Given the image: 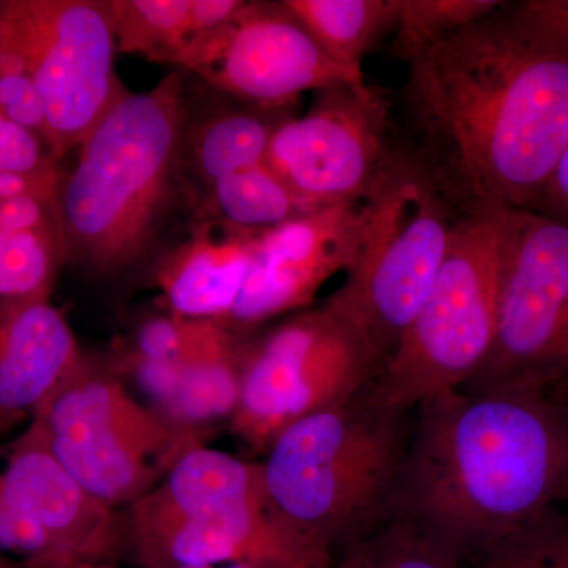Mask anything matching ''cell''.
I'll return each mask as SVG.
<instances>
[{
	"label": "cell",
	"instance_id": "obj_1",
	"mask_svg": "<svg viewBox=\"0 0 568 568\" xmlns=\"http://www.w3.org/2000/svg\"><path fill=\"white\" fill-rule=\"evenodd\" d=\"M405 148L458 216L534 212L568 144V28L500 2L407 63Z\"/></svg>",
	"mask_w": 568,
	"mask_h": 568
},
{
	"label": "cell",
	"instance_id": "obj_2",
	"mask_svg": "<svg viewBox=\"0 0 568 568\" xmlns=\"http://www.w3.org/2000/svg\"><path fill=\"white\" fill-rule=\"evenodd\" d=\"M567 476L568 403L455 388L417 406L390 517L473 560L555 507Z\"/></svg>",
	"mask_w": 568,
	"mask_h": 568
},
{
	"label": "cell",
	"instance_id": "obj_3",
	"mask_svg": "<svg viewBox=\"0 0 568 568\" xmlns=\"http://www.w3.org/2000/svg\"><path fill=\"white\" fill-rule=\"evenodd\" d=\"M189 95L179 71L123 93L85 134L55 192L67 265L115 278L155 257L175 212L192 211L182 174Z\"/></svg>",
	"mask_w": 568,
	"mask_h": 568
},
{
	"label": "cell",
	"instance_id": "obj_4",
	"mask_svg": "<svg viewBox=\"0 0 568 568\" xmlns=\"http://www.w3.org/2000/svg\"><path fill=\"white\" fill-rule=\"evenodd\" d=\"M373 384L287 426L261 462L284 518L334 558L390 518L413 433L416 409L387 405Z\"/></svg>",
	"mask_w": 568,
	"mask_h": 568
},
{
	"label": "cell",
	"instance_id": "obj_5",
	"mask_svg": "<svg viewBox=\"0 0 568 568\" xmlns=\"http://www.w3.org/2000/svg\"><path fill=\"white\" fill-rule=\"evenodd\" d=\"M123 518L129 551L142 568H332L335 562L284 518L265 488L261 462L207 443L190 448Z\"/></svg>",
	"mask_w": 568,
	"mask_h": 568
},
{
	"label": "cell",
	"instance_id": "obj_6",
	"mask_svg": "<svg viewBox=\"0 0 568 568\" xmlns=\"http://www.w3.org/2000/svg\"><path fill=\"white\" fill-rule=\"evenodd\" d=\"M459 216L409 149L394 152L361 201V237L328 304L388 361L432 290Z\"/></svg>",
	"mask_w": 568,
	"mask_h": 568
},
{
	"label": "cell",
	"instance_id": "obj_7",
	"mask_svg": "<svg viewBox=\"0 0 568 568\" xmlns=\"http://www.w3.org/2000/svg\"><path fill=\"white\" fill-rule=\"evenodd\" d=\"M515 213L459 216L432 290L373 384L384 403L417 409L465 387L485 364Z\"/></svg>",
	"mask_w": 568,
	"mask_h": 568
},
{
	"label": "cell",
	"instance_id": "obj_8",
	"mask_svg": "<svg viewBox=\"0 0 568 568\" xmlns=\"http://www.w3.org/2000/svg\"><path fill=\"white\" fill-rule=\"evenodd\" d=\"M32 420L67 473L119 514L159 487L190 448L211 436L168 420L138 399L108 362L89 355Z\"/></svg>",
	"mask_w": 568,
	"mask_h": 568
},
{
	"label": "cell",
	"instance_id": "obj_9",
	"mask_svg": "<svg viewBox=\"0 0 568 568\" xmlns=\"http://www.w3.org/2000/svg\"><path fill=\"white\" fill-rule=\"evenodd\" d=\"M384 365L345 313L328 302L310 306L250 336L241 399L227 426L264 457L283 429L353 398L375 383Z\"/></svg>",
	"mask_w": 568,
	"mask_h": 568
},
{
	"label": "cell",
	"instance_id": "obj_10",
	"mask_svg": "<svg viewBox=\"0 0 568 568\" xmlns=\"http://www.w3.org/2000/svg\"><path fill=\"white\" fill-rule=\"evenodd\" d=\"M463 390H537L568 403V226L515 213L495 343Z\"/></svg>",
	"mask_w": 568,
	"mask_h": 568
},
{
	"label": "cell",
	"instance_id": "obj_11",
	"mask_svg": "<svg viewBox=\"0 0 568 568\" xmlns=\"http://www.w3.org/2000/svg\"><path fill=\"white\" fill-rule=\"evenodd\" d=\"M0 33L20 52L61 163L129 91L115 70L111 0H0Z\"/></svg>",
	"mask_w": 568,
	"mask_h": 568
},
{
	"label": "cell",
	"instance_id": "obj_12",
	"mask_svg": "<svg viewBox=\"0 0 568 568\" xmlns=\"http://www.w3.org/2000/svg\"><path fill=\"white\" fill-rule=\"evenodd\" d=\"M395 144L390 99L364 80L315 92L301 118L276 126L265 163L316 212L361 203Z\"/></svg>",
	"mask_w": 568,
	"mask_h": 568
},
{
	"label": "cell",
	"instance_id": "obj_13",
	"mask_svg": "<svg viewBox=\"0 0 568 568\" xmlns=\"http://www.w3.org/2000/svg\"><path fill=\"white\" fill-rule=\"evenodd\" d=\"M129 551L125 519L89 495L29 422L0 443V552L20 562L102 560Z\"/></svg>",
	"mask_w": 568,
	"mask_h": 568
},
{
	"label": "cell",
	"instance_id": "obj_14",
	"mask_svg": "<svg viewBox=\"0 0 568 568\" xmlns=\"http://www.w3.org/2000/svg\"><path fill=\"white\" fill-rule=\"evenodd\" d=\"M235 102L284 110L305 92L366 80L332 61L283 2H245L174 59Z\"/></svg>",
	"mask_w": 568,
	"mask_h": 568
},
{
	"label": "cell",
	"instance_id": "obj_15",
	"mask_svg": "<svg viewBox=\"0 0 568 568\" xmlns=\"http://www.w3.org/2000/svg\"><path fill=\"white\" fill-rule=\"evenodd\" d=\"M361 237V203L332 205L264 231L227 327L256 334L276 317L310 308L332 276L353 264Z\"/></svg>",
	"mask_w": 568,
	"mask_h": 568
},
{
	"label": "cell",
	"instance_id": "obj_16",
	"mask_svg": "<svg viewBox=\"0 0 568 568\" xmlns=\"http://www.w3.org/2000/svg\"><path fill=\"white\" fill-rule=\"evenodd\" d=\"M189 230L153 257L160 310L192 320L222 321L233 313L263 233L190 216Z\"/></svg>",
	"mask_w": 568,
	"mask_h": 568
},
{
	"label": "cell",
	"instance_id": "obj_17",
	"mask_svg": "<svg viewBox=\"0 0 568 568\" xmlns=\"http://www.w3.org/2000/svg\"><path fill=\"white\" fill-rule=\"evenodd\" d=\"M84 351L51 298L0 302V416L29 424L82 364Z\"/></svg>",
	"mask_w": 568,
	"mask_h": 568
},
{
	"label": "cell",
	"instance_id": "obj_18",
	"mask_svg": "<svg viewBox=\"0 0 568 568\" xmlns=\"http://www.w3.org/2000/svg\"><path fill=\"white\" fill-rule=\"evenodd\" d=\"M252 336V335H250ZM250 336H237L211 354L185 365L142 361L115 353L111 364L122 379L145 396V403L182 428L213 433L230 424L241 399L242 364Z\"/></svg>",
	"mask_w": 568,
	"mask_h": 568
},
{
	"label": "cell",
	"instance_id": "obj_19",
	"mask_svg": "<svg viewBox=\"0 0 568 568\" xmlns=\"http://www.w3.org/2000/svg\"><path fill=\"white\" fill-rule=\"evenodd\" d=\"M290 115L284 110L244 104L196 115L190 111L182 138V174L194 201L212 183L241 173L267 159L276 126Z\"/></svg>",
	"mask_w": 568,
	"mask_h": 568
},
{
	"label": "cell",
	"instance_id": "obj_20",
	"mask_svg": "<svg viewBox=\"0 0 568 568\" xmlns=\"http://www.w3.org/2000/svg\"><path fill=\"white\" fill-rule=\"evenodd\" d=\"M65 265L55 196L0 200V302L51 298Z\"/></svg>",
	"mask_w": 568,
	"mask_h": 568
},
{
	"label": "cell",
	"instance_id": "obj_21",
	"mask_svg": "<svg viewBox=\"0 0 568 568\" xmlns=\"http://www.w3.org/2000/svg\"><path fill=\"white\" fill-rule=\"evenodd\" d=\"M338 65L364 73V59L398 22L402 0H283Z\"/></svg>",
	"mask_w": 568,
	"mask_h": 568
},
{
	"label": "cell",
	"instance_id": "obj_22",
	"mask_svg": "<svg viewBox=\"0 0 568 568\" xmlns=\"http://www.w3.org/2000/svg\"><path fill=\"white\" fill-rule=\"evenodd\" d=\"M313 212L264 162L212 183L196 197L190 216L264 233Z\"/></svg>",
	"mask_w": 568,
	"mask_h": 568
},
{
	"label": "cell",
	"instance_id": "obj_23",
	"mask_svg": "<svg viewBox=\"0 0 568 568\" xmlns=\"http://www.w3.org/2000/svg\"><path fill=\"white\" fill-rule=\"evenodd\" d=\"M119 54L173 63L194 41L192 0H111Z\"/></svg>",
	"mask_w": 568,
	"mask_h": 568
},
{
	"label": "cell",
	"instance_id": "obj_24",
	"mask_svg": "<svg viewBox=\"0 0 568 568\" xmlns=\"http://www.w3.org/2000/svg\"><path fill=\"white\" fill-rule=\"evenodd\" d=\"M332 568H474L444 541L405 518L390 517L336 555Z\"/></svg>",
	"mask_w": 568,
	"mask_h": 568
},
{
	"label": "cell",
	"instance_id": "obj_25",
	"mask_svg": "<svg viewBox=\"0 0 568 568\" xmlns=\"http://www.w3.org/2000/svg\"><path fill=\"white\" fill-rule=\"evenodd\" d=\"M237 336L244 335H239L222 321L192 320L159 310L140 321L115 353L142 361L185 365L227 345Z\"/></svg>",
	"mask_w": 568,
	"mask_h": 568
},
{
	"label": "cell",
	"instance_id": "obj_26",
	"mask_svg": "<svg viewBox=\"0 0 568 568\" xmlns=\"http://www.w3.org/2000/svg\"><path fill=\"white\" fill-rule=\"evenodd\" d=\"M500 0H402L394 54L407 63L452 33L487 17Z\"/></svg>",
	"mask_w": 568,
	"mask_h": 568
},
{
	"label": "cell",
	"instance_id": "obj_27",
	"mask_svg": "<svg viewBox=\"0 0 568 568\" xmlns=\"http://www.w3.org/2000/svg\"><path fill=\"white\" fill-rule=\"evenodd\" d=\"M470 562L474 568H568V515L549 508Z\"/></svg>",
	"mask_w": 568,
	"mask_h": 568
},
{
	"label": "cell",
	"instance_id": "obj_28",
	"mask_svg": "<svg viewBox=\"0 0 568 568\" xmlns=\"http://www.w3.org/2000/svg\"><path fill=\"white\" fill-rule=\"evenodd\" d=\"M0 112L21 129L36 134L48 149V121L43 102L20 52L0 33Z\"/></svg>",
	"mask_w": 568,
	"mask_h": 568
},
{
	"label": "cell",
	"instance_id": "obj_29",
	"mask_svg": "<svg viewBox=\"0 0 568 568\" xmlns=\"http://www.w3.org/2000/svg\"><path fill=\"white\" fill-rule=\"evenodd\" d=\"M62 164L52 159L47 145L0 112V173L39 175L58 173Z\"/></svg>",
	"mask_w": 568,
	"mask_h": 568
},
{
	"label": "cell",
	"instance_id": "obj_30",
	"mask_svg": "<svg viewBox=\"0 0 568 568\" xmlns=\"http://www.w3.org/2000/svg\"><path fill=\"white\" fill-rule=\"evenodd\" d=\"M534 212L568 226V144Z\"/></svg>",
	"mask_w": 568,
	"mask_h": 568
},
{
	"label": "cell",
	"instance_id": "obj_31",
	"mask_svg": "<svg viewBox=\"0 0 568 568\" xmlns=\"http://www.w3.org/2000/svg\"><path fill=\"white\" fill-rule=\"evenodd\" d=\"M21 568H119L115 562L102 560H40V562H22Z\"/></svg>",
	"mask_w": 568,
	"mask_h": 568
},
{
	"label": "cell",
	"instance_id": "obj_32",
	"mask_svg": "<svg viewBox=\"0 0 568 568\" xmlns=\"http://www.w3.org/2000/svg\"><path fill=\"white\" fill-rule=\"evenodd\" d=\"M549 9L568 28V0H547Z\"/></svg>",
	"mask_w": 568,
	"mask_h": 568
},
{
	"label": "cell",
	"instance_id": "obj_33",
	"mask_svg": "<svg viewBox=\"0 0 568 568\" xmlns=\"http://www.w3.org/2000/svg\"><path fill=\"white\" fill-rule=\"evenodd\" d=\"M22 562L17 559H11L9 556L2 555L0 552V568H21Z\"/></svg>",
	"mask_w": 568,
	"mask_h": 568
},
{
	"label": "cell",
	"instance_id": "obj_34",
	"mask_svg": "<svg viewBox=\"0 0 568 568\" xmlns=\"http://www.w3.org/2000/svg\"><path fill=\"white\" fill-rule=\"evenodd\" d=\"M189 568H260V567L246 566V564H230V566H209V567H189Z\"/></svg>",
	"mask_w": 568,
	"mask_h": 568
},
{
	"label": "cell",
	"instance_id": "obj_35",
	"mask_svg": "<svg viewBox=\"0 0 568 568\" xmlns=\"http://www.w3.org/2000/svg\"><path fill=\"white\" fill-rule=\"evenodd\" d=\"M10 429L13 428H11V426L7 424L6 420H3L2 416H0V437L6 436L7 433L10 432Z\"/></svg>",
	"mask_w": 568,
	"mask_h": 568
},
{
	"label": "cell",
	"instance_id": "obj_36",
	"mask_svg": "<svg viewBox=\"0 0 568 568\" xmlns=\"http://www.w3.org/2000/svg\"><path fill=\"white\" fill-rule=\"evenodd\" d=\"M559 500H566L568 503V476L564 481V487L560 489Z\"/></svg>",
	"mask_w": 568,
	"mask_h": 568
}]
</instances>
